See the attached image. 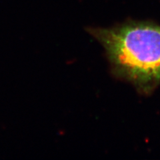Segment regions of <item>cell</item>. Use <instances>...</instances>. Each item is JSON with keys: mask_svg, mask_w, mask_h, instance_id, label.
I'll list each match as a JSON object with an SVG mask.
<instances>
[{"mask_svg": "<svg viewBox=\"0 0 160 160\" xmlns=\"http://www.w3.org/2000/svg\"><path fill=\"white\" fill-rule=\"evenodd\" d=\"M87 32L101 43L117 78L145 93L160 86V25L128 21Z\"/></svg>", "mask_w": 160, "mask_h": 160, "instance_id": "cell-1", "label": "cell"}]
</instances>
